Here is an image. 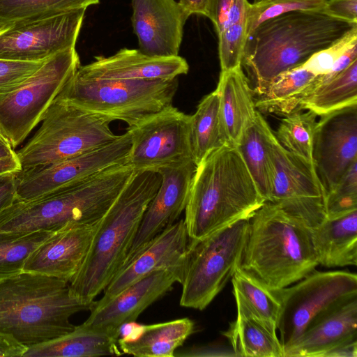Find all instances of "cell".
I'll return each instance as SVG.
<instances>
[{"label": "cell", "instance_id": "cell-49", "mask_svg": "<svg viewBox=\"0 0 357 357\" xmlns=\"http://www.w3.org/2000/svg\"><path fill=\"white\" fill-rule=\"evenodd\" d=\"M20 171V165L17 157L0 159V175L9 172H19Z\"/></svg>", "mask_w": 357, "mask_h": 357}, {"label": "cell", "instance_id": "cell-47", "mask_svg": "<svg viewBox=\"0 0 357 357\" xmlns=\"http://www.w3.org/2000/svg\"><path fill=\"white\" fill-rule=\"evenodd\" d=\"M233 0H213L209 19L213 23L217 34L220 32L229 6Z\"/></svg>", "mask_w": 357, "mask_h": 357}, {"label": "cell", "instance_id": "cell-41", "mask_svg": "<svg viewBox=\"0 0 357 357\" xmlns=\"http://www.w3.org/2000/svg\"><path fill=\"white\" fill-rule=\"evenodd\" d=\"M0 59V94L13 91L43 64Z\"/></svg>", "mask_w": 357, "mask_h": 357}, {"label": "cell", "instance_id": "cell-29", "mask_svg": "<svg viewBox=\"0 0 357 357\" xmlns=\"http://www.w3.org/2000/svg\"><path fill=\"white\" fill-rule=\"evenodd\" d=\"M318 76L298 66L280 74L260 95L259 112L286 116L301 109L302 101L317 86Z\"/></svg>", "mask_w": 357, "mask_h": 357}, {"label": "cell", "instance_id": "cell-36", "mask_svg": "<svg viewBox=\"0 0 357 357\" xmlns=\"http://www.w3.org/2000/svg\"><path fill=\"white\" fill-rule=\"evenodd\" d=\"M53 232L0 231V280L22 273L31 253Z\"/></svg>", "mask_w": 357, "mask_h": 357}, {"label": "cell", "instance_id": "cell-38", "mask_svg": "<svg viewBox=\"0 0 357 357\" xmlns=\"http://www.w3.org/2000/svg\"><path fill=\"white\" fill-rule=\"evenodd\" d=\"M357 210V160L336 185L326 195L327 219H335Z\"/></svg>", "mask_w": 357, "mask_h": 357}, {"label": "cell", "instance_id": "cell-25", "mask_svg": "<svg viewBox=\"0 0 357 357\" xmlns=\"http://www.w3.org/2000/svg\"><path fill=\"white\" fill-rule=\"evenodd\" d=\"M120 334L84 322L70 332L28 347L23 357H95L120 356Z\"/></svg>", "mask_w": 357, "mask_h": 357}, {"label": "cell", "instance_id": "cell-27", "mask_svg": "<svg viewBox=\"0 0 357 357\" xmlns=\"http://www.w3.org/2000/svg\"><path fill=\"white\" fill-rule=\"evenodd\" d=\"M311 231L319 264L327 268L356 266L357 210L326 218Z\"/></svg>", "mask_w": 357, "mask_h": 357}, {"label": "cell", "instance_id": "cell-34", "mask_svg": "<svg viewBox=\"0 0 357 357\" xmlns=\"http://www.w3.org/2000/svg\"><path fill=\"white\" fill-rule=\"evenodd\" d=\"M99 3L100 0H0V24L7 28L16 24L86 9Z\"/></svg>", "mask_w": 357, "mask_h": 357}, {"label": "cell", "instance_id": "cell-33", "mask_svg": "<svg viewBox=\"0 0 357 357\" xmlns=\"http://www.w3.org/2000/svg\"><path fill=\"white\" fill-rule=\"evenodd\" d=\"M357 104V60L329 81L318 86L301 102L300 108L317 116Z\"/></svg>", "mask_w": 357, "mask_h": 357}, {"label": "cell", "instance_id": "cell-7", "mask_svg": "<svg viewBox=\"0 0 357 357\" xmlns=\"http://www.w3.org/2000/svg\"><path fill=\"white\" fill-rule=\"evenodd\" d=\"M28 142L15 151L20 165L17 175H25L98 147L118 135L112 121L86 111L57 96Z\"/></svg>", "mask_w": 357, "mask_h": 357}, {"label": "cell", "instance_id": "cell-28", "mask_svg": "<svg viewBox=\"0 0 357 357\" xmlns=\"http://www.w3.org/2000/svg\"><path fill=\"white\" fill-rule=\"evenodd\" d=\"M274 132L261 112L243 129L235 144L266 201L271 184V142Z\"/></svg>", "mask_w": 357, "mask_h": 357}, {"label": "cell", "instance_id": "cell-18", "mask_svg": "<svg viewBox=\"0 0 357 357\" xmlns=\"http://www.w3.org/2000/svg\"><path fill=\"white\" fill-rule=\"evenodd\" d=\"M196 169L195 162H190L156 171L161 175L160 187L143 215L124 266L158 234L178 220L185 210Z\"/></svg>", "mask_w": 357, "mask_h": 357}, {"label": "cell", "instance_id": "cell-10", "mask_svg": "<svg viewBox=\"0 0 357 357\" xmlns=\"http://www.w3.org/2000/svg\"><path fill=\"white\" fill-rule=\"evenodd\" d=\"M80 66L75 47L47 59L12 91L0 94V132L14 149L37 124Z\"/></svg>", "mask_w": 357, "mask_h": 357}, {"label": "cell", "instance_id": "cell-15", "mask_svg": "<svg viewBox=\"0 0 357 357\" xmlns=\"http://www.w3.org/2000/svg\"><path fill=\"white\" fill-rule=\"evenodd\" d=\"M86 9L11 25L0 32V59L40 62L75 47Z\"/></svg>", "mask_w": 357, "mask_h": 357}, {"label": "cell", "instance_id": "cell-3", "mask_svg": "<svg viewBox=\"0 0 357 357\" xmlns=\"http://www.w3.org/2000/svg\"><path fill=\"white\" fill-rule=\"evenodd\" d=\"M356 26L318 10L293 11L261 24L247 37L241 63L254 81L255 95Z\"/></svg>", "mask_w": 357, "mask_h": 357}, {"label": "cell", "instance_id": "cell-5", "mask_svg": "<svg viewBox=\"0 0 357 357\" xmlns=\"http://www.w3.org/2000/svg\"><path fill=\"white\" fill-rule=\"evenodd\" d=\"M93 303L73 296L65 280L22 271L0 280V332L27 347L45 342L73 330L70 317Z\"/></svg>", "mask_w": 357, "mask_h": 357}, {"label": "cell", "instance_id": "cell-11", "mask_svg": "<svg viewBox=\"0 0 357 357\" xmlns=\"http://www.w3.org/2000/svg\"><path fill=\"white\" fill-rule=\"evenodd\" d=\"M290 287L277 290L281 308L277 324L283 348L319 316L357 297V275L345 271H313Z\"/></svg>", "mask_w": 357, "mask_h": 357}, {"label": "cell", "instance_id": "cell-35", "mask_svg": "<svg viewBox=\"0 0 357 357\" xmlns=\"http://www.w3.org/2000/svg\"><path fill=\"white\" fill-rule=\"evenodd\" d=\"M303 110L298 109L284 116L275 135L286 150L314 165L312 152L317 116L310 110Z\"/></svg>", "mask_w": 357, "mask_h": 357}, {"label": "cell", "instance_id": "cell-52", "mask_svg": "<svg viewBox=\"0 0 357 357\" xmlns=\"http://www.w3.org/2000/svg\"><path fill=\"white\" fill-rule=\"evenodd\" d=\"M264 1V0H254V1Z\"/></svg>", "mask_w": 357, "mask_h": 357}, {"label": "cell", "instance_id": "cell-26", "mask_svg": "<svg viewBox=\"0 0 357 357\" xmlns=\"http://www.w3.org/2000/svg\"><path fill=\"white\" fill-rule=\"evenodd\" d=\"M215 89L224 135L228 144L235 145L257 112L253 89L241 66L221 72Z\"/></svg>", "mask_w": 357, "mask_h": 357}, {"label": "cell", "instance_id": "cell-6", "mask_svg": "<svg viewBox=\"0 0 357 357\" xmlns=\"http://www.w3.org/2000/svg\"><path fill=\"white\" fill-rule=\"evenodd\" d=\"M134 172L128 163L118 165L60 192L15 201L0 212V231H56L70 225L97 222Z\"/></svg>", "mask_w": 357, "mask_h": 357}, {"label": "cell", "instance_id": "cell-39", "mask_svg": "<svg viewBox=\"0 0 357 357\" xmlns=\"http://www.w3.org/2000/svg\"><path fill=\"white\" fill-rule=\"evenodd\" d=\"M221 72L239 68L247 40L246 19L230 25L218 34Z\"/></svg>", "mask_w": 357, "mask_h": 357}, {"label": "cell", "instance_id": "cell-42", "mask_svg": "<svg viewBox=\"0 0 357 357\" xmlns=\"http://www.w3.org/2000/svg\"><path fill=\"white\" fill-rule=\"evenodd\" d=\"M320 11L330 17L357 24V0H326Z\"/></svg>", "mask_w": 357, "mask_h": 357}, {"label": "cell", "instance_id": "cell-40", "mask_svg": "<svg viewBox=\"0 0 357 357\" xmlns=\"http://www.w3.org/2000/svg\"><path fill=\"white\" fill-rule=\"evenodd\" d=\"M355 44H357V26L330 46L314 54L300 66L317 76L327 74L339 58Z\"/></svg>", "mask_w": 357, "mask_h": 357}, {"label": "cell", "instance_id": "cell-30", "mask_svg": "<svg viewBox=\"0 0 357 357\" xmlns=\"http://www.w3.org/2000/svg\"><path fill=\"white\" fill-rule=\"evenodd\" d=\"M222 335L236 356L284 357V348L276 331L246 311L237 310L236 319Z\"/></svg>", "mask_w": 357, "mask_h": 357}, {"label": "cell", "instance_id": "cell-2", "mask_svg": "<svg viewBox=\"0 0 357 357\" xmlns=\"http://www.w3.org/2000/svg\"><path fill=\"white\" fill-rule=\"evenodd\" d=\"M160 183L161 175L156 171H135L100 220L84 260L69 282L71 293L80 301L93 303L122 269Z\"/></svg>", "mask_w": 357, "mask_h": 357}, {"label": "cell", "instance_id": "cell-46", "mask_svg": "<svg viewBox=\"0 0 357 357\" xmlns=\"http://www.w3.org/2000/svg\"><path fill=\"white\" fill-rule=\"evenodd\" d=\"M212 2L213 0H178L188 17L192 15H200L209 18Z\"/></svg>", "mask_w": 357, "mask_h": 357}, {"label": "cell", "instance_id": "cell-22", "mask_svg": "<svg viewBox=\"0 0 357 357\" xmlns=\"http://www.w3.org/2000/svg\"><path fill=\"white\" fill-rule=\"evenodd\" d=\"M188 70L187 61L178 55L151 56L139 50L123 48L108 57H96L93 62L80 66L77 73L97 79H165L185 75Z\"/></svg>", "mask_w": 357, "mask_h": 357}, {"label": "cell", "instance_id": "cell-51", "mask_svg": "<svg viewBox=\"0 0 357 357\" xmlns=\"http://www.w3.org/2000/svg\"><path fill=\"white\" fill-rule=\"evenodd\" d=\"M5 29H6V27L0 24V32L2 31Z\"/></svg>", "mask_w": 357, "mask_h": 357}, {"label": "cell", "instance_id": "cell-1", "mask_svg": "<svg viewBox=\"0 0 357 357\" xmlns=\"http://www.w3.org/2000/svg\"><path fill=\"white\" fill-rule=\"evenodd\" d=\"M265 202L236 146L224 144L197 166L184 210L189 239L249 220Z\"/></svg>", "mask_w": 357, "mask_h": 357}, {"label": "cell", "instance_id": "cell-44", "mask_svg": "<svg viewBox=\"0 0 357 357\" xmlns=\"http://www.w3.org/2000/svg\"><path fill=\"white\" fill-rule=\"evenodd\" d=\"M27 349L13 336L0 332V357H23Z\"/></svg>", "mask_w": 357, "mask_h": 357}, {"label": "cell", "instance_id": "cell-9", "mask_svg": "<svg viewBox=\"0 0 357 357\" xmlns=\"http://www.w3.org/2000/svg\"><path fill=\"white\" fill-rule=\"evenodd\" d=\"M248 220L238 221L203 238L190 240L180 305L202 310L224 288L239 266Z\"/></svg>", "mask_w": 357, "mask_h": 357}, {"label": "cell", "instance_id": "cell-16", "mask_svg": "<svg viewBox=\"0 0 357 357\" xmlns=\"http://www.w3.org/2000/svg\"><path fill=\"white\" fill-rule=\"evenodd\" d=\"M312 156L326 195L357 160V104L321 116L317 123Z\"/></svg>", "mask_w": 357, "mask_h": 357}, {"label": "cell", "instance_id": "cell-21", "mask_svg": "<svg viewBox=\"0 0 357 357\" xmlns=\"http://www.w3.org/2000/svg\"><path fill=\"white\" fill-rule=\"evenodd\" d=\"M177 278L170 271L153 272L134 282L102 305L91 307L86 324L120 334L121 327L135 321L151 305L171 291Z\"/></svg>", "mask_w": 357, "mask_h": 357}, {"label": "cell", "instance_id": "cell-43", "mask_svg": "<svg viewBox=\"0 0 357 357\" xmlns=\"http://www.w3.org/2000/svg\"><path fill=\"white\" fill-rule=\"evenodd\" d=\"M16 172L0 175V212L16 201Z\"/></svg>", "mask_w": 357, "mask_h": 357}, {"label": "cell", "instance_id": "cell-17", "mask_svg": "<svg viewBox=\"0 0 357 357\" xmlns=\"http://www.w3.org/2000/svg\"><path fill=\"white\" fill-rule=\"evenodd\" d=\"M188 244L184 220H178L158 234L123 266L105 287L103 296L94 301L91 307L102 305L134 282L157 271H170L181 284Z\"/></svg>", "mask_w": 357, "mask_h": 357}, {"label": "cell", "instance_id": "cell-37", "mask_svg": "<svg viewBox=\"0 0 357 357\" xmlns=\"http://www.w3.org/2000/svg\"><path fill=\"white\" fill-rule=\"evenodd\" d=\"M326 0H264L250 3L246 14L247 37L261 24L297 10L320 11Z\"/></svg>", "mask_w": 357, "mask_h": 357}, {"label": "cell", "instance_id": "cell-8", "mask_svg": "<svg viewBox=\"0 0 357 357\" xmlns=\"http://www.w3.org/2000/svg\"><path fill=\"white\" fill-rule=\"evenodd\" d=\"M178 86L177 78L97 79L76 70L57 96L130 127L172 105Z\"/></svg>", "mask_w": 357, "mask_h": 357}, {"label": "cell", "instance_id": "cell-20", "mask_svg": "<svg viewBox=\"0 0 357 357\" xmlns=\"http://www.w3.org/2000/svg\"><path fill=\"white\" fill-rule=\"evenodd\" d=\"M99 221L70 225L53 232L31 253L23 271L69 283L84 260Z\"/></svg>", "mask_w": 357, "mask_h": 357}, {"label": "cell", "instance_id": "cell-13", "mask_svg": "<svg viewBox=\"0 0 357 357\" xmlns=\"http://www.w3.org/2000/svg\"><path fill=\"white\" fill-rule=\"evenodd\" d=\"M271 184L268 202L313 229L326 219V192L314 165L271 142Z\"/></svg>", "mask_w": 357, "mask_h": 357}, {"label": "cell", "instance_id": "cell-19", "mask_svg": "<svg viewBox=\"0 0 357 357\" xmlns=\"http://www.w3.org/2000/svg\"><path fill=\"white\" fill-rule=\"evenodd\" d=\"M139 50L156 57L178 55L188 17L175 0H131Z\"/></svg>", "mask_w": 357, "mask_h": 357}, {"label": "cell", "instance_id": "cell-14", "mask_svg": "<svg viewBox=\"0 0 357 357\" xmlns=\"http://www.w3.org/2000/svg\"><path fill=\"white\" fill-rule=\"evenodd\" d=\"M129 133L76 156L17 176L16 201L29 202L74 186L111 167L128 163Z\"/></svg>", "mask_w": 357, "mask_h": 357}, {"label": "cell", "instance_id": "cell-31", "mask_svg": "<svg viewBox=\"0 0 357 357\" xmlns=\"http://www.w3.org/2000/svg\"><path fill=\"white\" fill-rule=\"evenodd\" d=\"M190 141L197 166L213 151L228 144L222 128L216 89L205 96L190 115Z\"/></svg>", "mask_w": 357, "mask_h": 357}, {"label": "cell", "instance_id": "cell-45", "mask_svg": "<svg viewBox=\"0 0 357 357\" xmlns=\"http://www.w3.org/2000/svg\"><path fill=\"white\" fill-rule=\"evenodd\" d=\"M249 5L248 0H233L220 32L226 27L245 20Z\"/></svg>", "mask_w": 357, "mask_h": 357}, {"label": "cell", "instance_id": "cell-12", "mask_svg": "<svg viewBox=\"0 0 357 357\" xmlns=\"http://www.w3.org/2000/svg\"><path fill=\"white\" fill-rule=\"evenodd\" d=\"M131 147L128 163L135 171L153 170L195 162L190 115L172 105L128 127Z\"/></svg>", "mask_w": 357, "mask_h": 357}, {"label": "cell", "instance_id": "cell-24", "mask_svg": "<svg viewBox=\"0 0 357 357\" xmlns=\"http://www.w3.org/2000/svg\"><path fill=\"white\" fill-rule=\"evenodd\" d=\"M195 331L188 318L139 325L135 321L120 328L118 345L123 354L139 357H173Z\"/></svg>", "mask_w": 357, "mask_h": 357}, {"label": "cell", "instance_id": "cell-32", "mask_svg": "<svg viewBox=\"0 0 357 357\" xmlns=\"http://www.w3.org/2000/svg\"><path fill=\"white\" fill-rule=\"evenodd\" d=\"M231 278L237 310L249 312L276 331L281 308L278 291L267 288L239 267Z\"/></svg>", "mask_w": 357, "mask_h": 357}, {"label": "cell", "instance_id": "cell-23", "mask_svg": "<svg viewBox=\"0 0 357 357\" xmlns=\"http://www.w3.org/2000/svg\"><path fill=\"white\" fill-rule=\"evenodd\" d=\"M357 340V297L317 317L293 342L284 357H323L331 349Z\"/></svg>", "mask_w": 357, "mask_h": 357}, {"label": "cell", "instance_id": "cell-4", "mask_svg": "<svg viewBox=\"0 0 357 357\" xmlns=\"http://www.w3.org/2000/svg\"><path fill=\"white\" fill-rule=\"evenodd\" d=\"M248 222L238 267L267 288L287 287L319 265L311 229L278 206L266 201Z\"/></svg>", "mask_w": 357, "mask_h": 357}, {"label": "cell", "instance_id": "cell-50", "mask_svg": "<svg viewBox=\"0 0 357 357\" xmlns=\"http://www.w3.org/2000/svg\"><path fill=\"white\" fill-rule=\"evenodd\" d=\"M16 153L9 142L0 132V159L14 157Z\"/></svg>", "mask_w": 357, "mask_h": 357}, {"label": "cell", "instance_id": "cell-48", "mask_svg": "<svg viewBox=\"0 0 357 357\" xmlns=\"http://www.w3.org/2000/svg\"><path fill=\"white\" fill-rule=\"evenodd\" d=\"M357 340L340 344L328 352L323 357H356Z\"/></svg>", "mask_w": 357, "mask_h": 357}]
</instances>
